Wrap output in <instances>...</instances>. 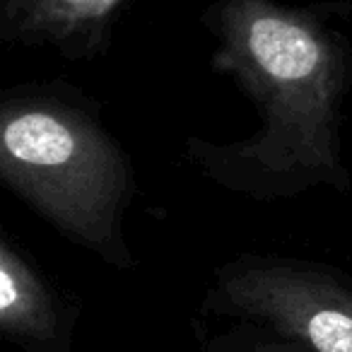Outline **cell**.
<instances>
[{"mask_svg":"<svg viewBox=\"0 0 352 352\" xmlns=\"http://www.w3.org/2000/svg\"><path fill=\"white\" fill-rule=\"evenodd\" d=\"M203 25L210 63L258 111L249 138L191 135L186 160L210 184L251 201H287L316 188L350 193L342 123L352 92V41L333 12L278 0H220Z\"/></svg>","mask_w":352,"mask_h":352,"instance_id":"cell-1","label":"cell"},{"mask_svg":"<svg viewBox=\"0 0 352 352\" xmlns=\"http://www.w3.org/2000/svg\"><path fill=\"white\" fill-rule=\"evenodd\" d=\"M0 179L75 246L118 270L135 254L126 215L135 171L87 99L63 85H22L0 104Z\"/></svg>","mask_w":352,"mask_h":352,"instance_id":"cell-2","label":"cell"},{"mask_svg":"<svg viewBox=\"0 0 352 352\" xmlns=\"http://www.w3.org/2000/svg\"><path fill=\"white\" fill-rule=\"evenodd\" d=\"M203 311L294 338L314 352H352V270L280 254H241L215 270Z\"/></svg>","mask_w":352,"mask_h":352,"instance_id":"cell-3","label":"cell"},{"mask_svg":"<svg viewBox=\"0 0 352 352\" xmlns=\"http://www.w3.org/2000/svg\"><path fill=\"white\" fill-rule=\"evenodd\" d=\"M73 302L25 249L0 239V331L27 352H70L75 338Z\"/></svg>","mask_w":352,"mask_h":352,"instance_id":"cell-4","label":"cell"},{"mask_svg":"<svg viewBox=\"0 0 352 352\" xmlns=\"http://www.w3.org/2000/svg\"><path fill=\"white\" fill-rule=\"evenodd\" d=\"M203 352H314L294 338L251 323H236L234 331L210 336Z\"/></svg>","mask_w":352,"mask_h":352,"instance_id":"cell-5","label":"cell"}]
</instances>
